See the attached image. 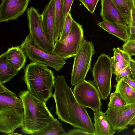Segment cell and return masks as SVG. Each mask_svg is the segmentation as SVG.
Returning <instances> with one entry per match:
<instances>
[{"mask_svg":"<svg viewBox=\"0 0 135 135\" xmlns=\"http://www.w3.org/2000/svg\"><path fill=\"white\" fill-rule=\"evenodd\" d=\"M23 113L10 107H0V131L7 134L13 133L23 124Z\"/></svg>","mask_w":135,"mask_h":135,"instance_id":"cell-11","label":"cell"},{"mask_svg":"<svg viewBox=\"0 0 135 135\" xmlns=\"http://www.w3.org/2000/svg\"><path fill=\"white\" fill-rule=\"evenodd\" d=\"M22 79L27 90L36 98L46 103L52 97L55 77L46 65L31 62L25 69Z\"/></svg>","mask_w":135,"mask_h":135,"instance_id":"cell-3","label":"cell"},{"mask_svg":"<svg viewBox=\"0 0 135 135\" xmlns=\"http://www.w3.org/2000/svg\"><path fill=\"white\" fill-rule=\"evenodd\" d=\"M29 35L34 44L43 51L52 54L54 46L47 38L42 25V16L38 11L31 7L26 10Z\"/></svg>","mask_w":135,"mask_h":135,"instance_id":"cell-8","label":"cell"},{"mask_svg":"<svg viewBox=\"0 0 135 135\" xmlns=\"http://www.w3.org/2000/svg\"><path fill=\"white\" fill-rule=\"evenodd\" d=\"M74 0H64L62 21V26L63 29L65 21L69 13L70 12L71 8Z\"/></svg>","mask_w":135,"mask_h":135,"instance_id":"cell-28","label":"cell"},{"mask_svg":"<svg viewBox=\"0 0 135 135\" xmlns=\"http://www.w3.org/2000/svg\"><path fill=\"white\" fill-rule=\"evenodd\" d=\"M113 56L111 57L113 73L116 75L122 70L127 66L130 62H134L128 53L119 47L113 49Z\"/></svg>","mask_w":135,"mask_h":135,"instance_id":"cell-18","label":"cell"},{"mask_svg":"<svg viewBox=\"0 0 135 135\" xmlns=\"http://www.w3.org/2000/svg\"><path fill=\"white\" fill-rule=\"evenodd\" d=\"M130 125H135V117L133 119L131 122L129 124Z\"/></svg>","mask_w":135,"mask_h":135,"instance_id":"cell-35","label":"cell"},{"mask_svg":"<svg viewBox=\"0 0 135 135\" xmlns=\"http://www.w3.org/2000/svg\"><path fill=\"white\" fill-rule=\"evenodd\" d=\"M54 99L55 113L59 119L74 127L94 134L92 120L85 107L75 98L73 91L66 83L64 76L57 75L55 79Z\"/></svg>","mask_w":135,"mask_h":135,"instance_id":"cell-1","label":"cell"},{"mask_svg":"<svg viewBox=\"0 0 135 135\" xmlns=\"http://www.w3.org/2000/svg\"><path fill=\"white\" fill-rule=\"evenodd\" d=\"M107 119L112 129L119 132L128 128L135 117V103L114 108H108Z\"/></svg>","mask_w":135,"mask_h":135,"instance_id":"cell-10","label":"cell"},{"mask_svg":"<svg viewBox=\"0 0 135 135\" xmlns=\"http://www.w3.org/2000/svg\"><path fill=\"white\" fill-rule=\"evenodd\" d=\"M94 119L95 135H113L115 133L107 119L106 112H94Z\"/></svg>","mask_w":135,"mask_h":135,"instance_id":"cell-17","label":"cell"},{"mask_svg":"<svg viewBox=\"0 0 135 135\" xmlns=\"http://www.w3.org/2000/svg\"><path fill=\"white\" fill-rule=\"evenodd\" d=\"M97 25L109 34L112 35L125 42L129 36L128 30L119 24L103 21L98 22Z\"/></svg>","mask_w":135,"mask_h":135,"instance_id":"cell-19","label":"cell"},{"mask_svg":"<svg viewBox=\"0 0 135 135\" xmlns=\"http://www.w3.org/2000/svg\"><path fill=\"white\" fill-rule=\"evenodd\" d=\"M133 132L135 134V128L133 129Z\"/></svg>","mask_w":135,"mask_h":135,"instance_id":"cell-37","label":"cell"},{"mask_svg":"<svg viewBox=\"0 0 135 135\" xmlns=\"http://www.w3.org/2000/svg\"><path fill=\"white\" fill-rule=\"evenodd\" d=\"M66 133L61 123L54 118L47 126L33 135H65Z\"/></svg>","mask_w":135,"mask_h":135,"instance_id":"cell-24","label":"cell"},{"mask_svg":"<svg viewBox=\"0 0 135 135\" xmlns=\"http://www.w3.org/2000/svg\"><path fill=\"white\" fill-rule=\"evenodd\" d=\"M124 77L135 81V61H131L127 67L115 75V79L117 82L121 78Z\"/></svg>","mask_w":135,"mask_h":135,"instance_id":"cell-25","label":"cell"},{"mask_svg":"<svg viewBox=\"0 0 135 135\" xmlns=\"http://www.w3.org/2000/svg\"><path fill=\"white\" fill-rule=\"evenodd\" d=\"M73 18L70 12L69 13L66 19L61 35L58 40L61 41L68 35L70 31Z\"/></svg>","mask_w":135,"mask_h":135,"instance_id":"cell-27","label":"cell"},{"mask_svg":"<svg viewBox=\"0 0 135 135\" xmlns=\"http://www.w3.org/2000/svg\"><path fill=\"white\" fill-rule=\"evenodd\" d=\"M95 54L91 41L84 39L78 52L74 57L71 74V85L73 86L85 80L91 67L92 58Z\"/></svg>","mask_w":135,"mask_h":135,"instance_id":"cell-7","label":"cell"},{"mask_svg":"<svg viewBox=\"0 0 135 135\" xmlns=\"http://www.w3.org/2000/svg\"><path fill=\"white\" fill-rule=\"evenodd\" d=\"M101 6L103 21L119 24L129 31L126 21L112 0H101Z\"/></svg>","mask_w":135,"mask_h":135,"instance_id":"cell-13","label":"cell"},{"mask_svg":"<svg viewBox=\"0 0 135 135\" xmlns=\"http://www.w3.org/2000/svg\"><path fill=\"white\" fill-rule=\"evenodd\" d=\"M54 2L55 9L54 36L55 42L59 39L63 30L62 21L64 0H54Z\"/></svg>","mask_w":135,"mask_h":135,"instance_id":"cell-22","label":"cell"},{"mask_svg":"<svg viewBox=\"0 0 135 135\" xmlns=\"http://www.w3.org/2000/svg\"><path fill=\"white\" fill-rule=\"evenodd\" d=\"M30 0H1L0 22L17 19L26 10Z\"/></svg>","mask_w":135,"mask_h":135,"instance_id":"cell-12","label":"cell"},{"mask_svg":"<svg viewBox=\"0 0 135 135\" xmlns=\"http://www.w3.org/2000/svg\"><path fill=\"white\" fill-rule=\"evenodd\" d=\"M73 91L76 100L82 106L90 108L94 112L100 110L101 98L93 81L84 80L77 84Z\"/></svg>","mask_w":135,"mask_h":135,"instance_id":"cell-9","label":"cell"},{"mask_svg":"<svg viewBox=\"0 0 135 135\" xmlns=\"http://www.w3.org/2000/svg\"><path fill=\"white\" fill-rule=\"evenodd\" d=\"M5 53L8 62L13 68L18 71L24 67L27 57L20 46L10 48Z\"/></svg>","mask_w":135,"mask_h":135,"instance_id":"cell-16","label":"cell"},{"mask_svg":"<svg viewBox=\"0 0 135 135\" xmlns=\"http://www.w3.org/2000/svg\"><path fill=\"white\" fill-rule=\"evenodd\" d=\"M18 72L8 62L5 52L0 56V83L3 84L9 81Z\"/></svg>","mask_w":135,"mask_h":135,"instance_id":"cell-20","label":"cell"},{"mask_svg":"<svg viewBox=\"0 0 135 135\" xmlns=\"http://www.w3.org/2000/svg\"><path fill=\"white\" fill-rule=\"evenodd\" d=\"M18 96L23 106L21 130L24 133L33 135L47 126L54 118L46 103L33 96L27 90L20 91Z\"/></svg>","mask_w":135,"mask_h":135,"instance_id":"cell-2","label":"cell"},{"mask_svg":"<svg viewBox=\"0 0 135 135\" xmlns=\"http://www.w3.org/2000/svg\"><path fill=\"white\" fill-rule=\"evenodd\" d=\"M122 49L131 56H135V41H127L122 46Z\"/></svg>","mask_w":135,"mask_h":135,"instance_id":"cell-30","label":"cell"},{"mask_svg":"<svg viewBox=\"0 0 135 135\" xmlns=\"http://www.w3.org/2000/svg\"><path fill=\"white\" fill-rule=\"evenodd\" d=\"M43 28L48 40L54 46L55 43L54 30L55 9L54 0H50L42 14Z\"/></svg>","mask_w":135,"mask_h":135,"instance_id":"cell-14","label":"cell"},{"mask_svg":"<svg viewBox=\"0 0 135 135\" xmlns=\"http://www.w3.org/2000/svg\"></svg>","mask_w":135,"mask_h":135,"instance_id":"cell-40","label":"cell"},{"mask_svg":"<svg viewBox=\"0 0 135 135\" xmlns=\"http://www.w3.org/2000/svg\"><path fill=\"white\" fill-rule=\"evenodd\" d=\"M27 57L32 62L41 63L59 71L66 63L65 58L47 52L38 47L28 35L19 46Z\"/></svg>","mask_w":135,"mask_h":135,"instance_id":"cell-6","label":"cell"},{"mask_svg":"<svg viewBox=\"0 0 135 135\" xmlns=\"http://www.w3.org/2000/svg\"><path fill=\"white\" fill-rule=\"evenodd\" d=\"M0 83V107H10L24 113L21 99Z\"/></svg>","mask_w":135,"mask_h":135,"instance_id":"cell-15","label":"cell"},{"mask_svg":"<svg viewBox=\"0 0 135 135\" xmlns=\"http://www.w3.org/2000/svg\"><path fill=\"white\" fill-rule=\"evenodd\" d=\"M133 7L135 9V0H133Z\"/></svg>","mask_w":135,"mask_h":135,"instance_id":"cell-36","label":"cell"},{"mask_svg":"<svg viewBox=\"0 0 135 135\" xmlns=\"http://www.w3.org/2000/svg\"><path fill=\"white\" fill-rule=\"evenodd\" d=\"M81 25L73 19L70 32L63 40L55 42L52 53L66 59L74 57L79 51L84 40Z\"/></svg>","mask_w":135,"mask_h":135,"instance_id":"cell-5","label":"cell"},{"mask_svg":"<svg viewBox=\"0 0 135 135\" xmlns=\"http://www.w3.org/2000/svg\"><path fill=\"white\" fill-rule=\"evenodd\" d=\"M123 78L126 83L135 89V81L126 77H124Z\"/></svg>","mask_w":135,"mask_h":135,"instance_id":"cell-33","label":"cell"},{"mask_svg":"<svg viewBox=\"0 0 135 135\" xmlns=\"http://www.w3.org/2000/svg\"><path fill=\"white\" fill-rule=\"evenodd\" d=\"M78 0L80 1L81 3L91 13H93L99 0Z\"/></svg>","mask_w":135,"mask_h":135,"instance_id":"cell-29","label":"cell"},{"mask_svg":"<svg viewBox=\"0 0 135 135\" xmlns=\"http://www.w3.org/2000/svg\"><path fill=\"white\" fill-rule=\"evenodd\" d=\"M115 91L119 93L127 104L135 103V89L121 78L115 86Z\"/></svg>","mask_w":135,"mask_h":135,"instance_id":"cell-21","label":"cell"},{"mask_svg":"<svg viewBox=\"0 0 135 135\" xmlns=\"http://www.w3.org/2000/svg\"><path fill=\"white\" fill-rule=\"evenodd\" d=\"M129 36L127 41H135V22L132 19L128 27Z\"/></svg>","mask_w":135,"mask_h":135,"instance_id":"cell-32","label":"cell"},{"mask_svg":"<svg viewBox=\"0 0 135 135\" xmlns=\"http://www.w3.org/2000/svg\"></svg>","mask_w":135,"mask_h":135,"instance_id":"cell-39","label":"cell"},{"mask_svg":"<svg viewBox=\"0 0 135 135\" xmlns=\"http://www.w3.org/2000/svg\"><path fill=\"white\" fill-rule=\"evenodd\" d=\"M93 135L92 134L86 132L79 128L70 130L66 132L65 135Z\"/></svg>","mask_w":135,"mask_h":135,"instance_id":"cell-31","label":"cell"},{"mask_svg":"<svg viewBox=\"0 0 135 135\" xmlns=\"http://www.w3.org/2000/svg\"><path fill=\"white\" fill-rule=\"evenodd\" d=\"M131 18L135 22V9L133 7L131 12Z\"/></svg>","mask_w":135,"mask_h":135,"instance_id":"cell-34","label":"cell"},{"mask_svg":"<svg viewBox=\"0 0 135 135\" xmlns=\"http://www.w3.org/2000/svg\"><path fill=\"white\" fill-rule=\"evenodd\" d=\"M134 60H135V59H134Z\"/></svg>","mask_w":135,"mask_h":135,"instance_id":"cell-38","label":"cell"},{"mask_svg":"<svg viewBox=\"0 0 135 135\" xmlns=\"http://www.w3.org/2000/svg\"><path fill=\"white\" fill-rule=\"evenodd\" d=\"M127 104L126 102L118 92L115 91L110 95L108 108H114L123 106Z\"/></svg>","mask_w":135,"mask_h":135,"instance_id":"cell-26","label":"cell"},{"mask_svg":"<svg viewBox=\"0 0 135 135\" xmlns=\"http://www.w3.org/2000/svg\"><path fill=\"white\" fill-rule=\"evenodd\" d=\"M112 0L126 19L128 27L131 20L132 10L133 7V0Z\"/></svg>","mask_w":135,"mask_h":135,"instance_id":"cell-23","label":"cell"},{"mask_svg":"<svg viewBox=\"0 0 135 135\" xmlns=\"http://www.w3.org/2000/svg\"><path fill=\"white\" fill-rule=\"evenodd\" d=\"M94 83L101 99H107L111 89L113 73L111 57L105 54L99 55L91 70Z\"/></svg>","mask_w":135,"mask_h":135,"instance_id":"cell-4","label":"cell"}]
</instances>
